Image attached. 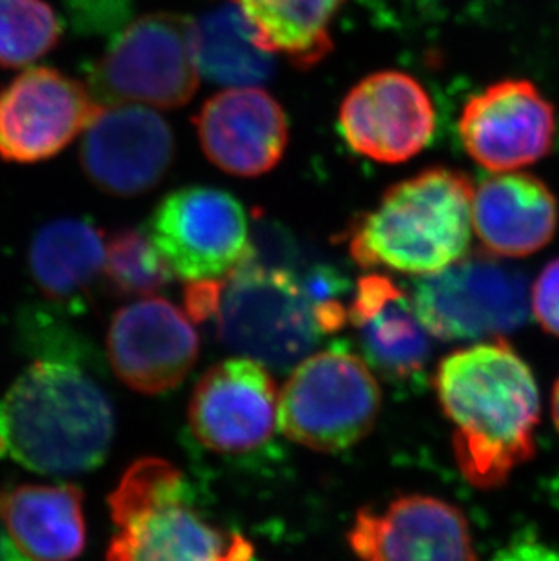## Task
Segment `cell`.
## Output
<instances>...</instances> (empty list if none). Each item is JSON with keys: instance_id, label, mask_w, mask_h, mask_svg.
<instances>
[{"instance_id": "52a82bcc", "label": "cell", "mask_w": 559, "mask_h": 561, "mask_svg": "<svg viewBox=\"0 0 559 561\" xmlns=\"http://www.w3.org/2000/svg\"><path fill=\"white\" fill-rule=\"evenodd\" d=\"M90 82L106 104L185 106L201 84L193 21L169 11L138 16L116 32Z\"/></svg>"}, {"instance_id": "f1b7e54d", "label": "cell", "mask_w": 559, "mask_h": 561, "mask_svg": "<svg viewBox=\"0 0 559 561\" xmlns=\"http://www.w3.org/2000/svg\"><path fill=\"white\" fill-rule=\"evenodd\" d=\"M360 2L384 26L392 27L414 15L420 4V0H360Z\"/></svg>"}, {"instance_id": "4316f807", "label": "cell", "mask_w": 559, "mask_h": 561, "mask_svg": "<svg viewBox=\"0 0 559 561\" xmlns=\"http://www.w3.org/2000/svg\"><path fill=\"white\" fill-rule=\"evenodd\" d=\"M531 306L544 331L559 336V259L545 265L534 282Z\"/></svg>"}, {"instance_id": "7c38bea8", "label": "cell", "mask_w": 559, "mask_h": 561, "mask_svg": "<svg viewBox=\"0 0 559 561\" xmlns=\"http://www.w3.org/2000/svg\"><path fill=\"white\" fill-rule=\"evenodd\" d=\"M176 142L164 117L142 104H101L82 133L80 165L93 186L133 198L155 190L173 165Z\"/></svg>"}, {"instance_id": "603a6c76", "label": "cell", "mask_w": 559, "mask_h": 561, "mask_svg": "<svg viewBox=\"0 0 559 561\" xmlns=\"http://www.w3.org/2000/svg\"><path fill=\"white\" fill-rule=\"evenodd\" d=\"M196 66L215 84L254 85L275 73V60L260 46L253 27L235 4H224L193 22Z\"/></svg>"}, {"instance_id": "ba28073f", "label": "cell", "mask_w": 559, "mask_h": 561, "mask_svg": "<svg viewBox=\"0 0 559 561\" xmlns=\"http://www.w3.org/2000/svg\"><path fill=\"white\" fill-rule=\"evenodd\" d=\"M411 300L423 328L442 340L502 339L527 314L523 276L489 254L418 278Z\"/></svg>"}, {"instance_id": "9c48e42d", "label": "cell", "mask_w": 559, "mask_h": 561, "mask_svg": "<svg viewBox=\"0 0 559 561\" xmlns=\"http://www.w3.org/2000/svg\"><path fill=\"white\" fill-rule=\"evenodd\" d=\"M148 239L182 280H220L248 259V215L227 191L187 186L171 191L149 218Z\"/></svg>"}, {"instance_id": "44dd1931", "label": "cell", "mask_w": 559, "mask_h": 561, "mask_svg": "<svg viewBox=\"0 0 559 561\" xmlns=\"http://www.w3.org/2000/svg\"><path fill=\"white\" fill-rule=\"evenodd\" d=\"M27 262L44 297L75 308L104 273L106 237L84 218H57L35 233Z\"/></svg>"}, {"instance_id": "e0dca14e", "label": "cell", "mask_w": 559, "mask_h": 561, "mask_svg": "<svg viewBox=\"0 0 559 561\" xmlns=\"http://www.w3.org/2000/svg\"><path fill=\"white\" fill-rule=\"evenodd\" d=\"M202 149L229 175H265L289 144V123L278 102L259 88H232L204 102L193 118Z\"/></svg>"}, {"instance_id": "7402d4cb", "label": "cell", "mask_w": 559, "mask_h": 561, "mask_svg": "<svg viewBox=\"0 0 559 561\" xmlns=\"http://www.w3.org/2000/svg\"><path fill=\"white\" fill-rule=\"evenodd\" d=\"M270 54L312 68L333 51L334 16L345 0H231Z\"/></svg>"}, {"instance_id": "4fadbf2b", "label": "cell", "mask_w": 559, "mask_h": 561, "mask_svg": "<svg viewBox=\"0 0 559 561\" xmlns=\"http://www.w3.org/2000/svg\"><path fill=\"white\" fill-rule=\"evenodd\" d=\"M338 126L354 153L401 164L422 153L436 129V110L411 75L378 71L360 80L343 99Z\"/></svg>"}, {"instance_id": "8992f818", "label": "cell", "mask_w": 559, "mask_h": 561, "mask_svg": "<svg viewBox=\"0 0 559 561\" xmlns=\"http://www.w3.org/2000/svg\"><path fill=\"white\" fill-rule=\"evenodd\" d=\"M381 409L375 375L342 347L307 356L278 398V427L307 449L336 453L369 435Z\"/></svg>"}, {"instance_id": "5b68a950", "label": "cell", "mask_w": 559, "mask_h": 561, "mask_svg": "<svg viewBox=\"0 0 559 561\" xmlns=\"http://www.w3.org/2000/svg\"><path fill=\"white\" fill-rule=\"evenodd\" d=\"M215 318L227 350L278 371L298 366L323 334L300 276L249 256L220 282Z\"/></svg>"}, {"instance_id": "f546056e", "label": "cell", "mask_w": 559, "mask_h": 561, "mask_svg": "<svg viewBox=\"0 0 559 561\" xmlns=\"http://www.w3.org/2000/svg\"><path fill=\"white\" fill-rule=\"evenodd\" d=\"M550 408H552V420H555L556 430L559 433V378L555 383V389H552V402H550Z\"/></svg>"}, {"instance_id": "484cf974", "label": "cell", "mask_w": 559, "mask_h": 561, "mask_svg": "<svg viewBox=\"0 0 559 561\" xmlns=\"http://www.w3.org/2000/svg\"><path fill=\"white\" fill-rule=\"evenodd\" d=\"M135 0H64L75 30L84 35H106L126 26Z\"/></svg>"}, {"instance_id": "cb8c5ba5", "label": "cell", "mask_w": 559, "mask_h": 561, "mask_svg": "<svg viewBox=\"0 0 559 561\" xmlns=\"http://www.w3.org/2000/svg\"><path fill=\"white\" fill-rule=\"evenodd\" d=\"M62 32L48 0H0V68H30L57 48Z\"/></svg>"}, {"instance_id": "83f0119b", "label": "cell", "mask_w": 559, "mask_h": 561, "mask_svg": "<svg viewBox=\"0 0 559 561\" xmlns=\"http://www.w3.org/2000/svg\"><path fill=\"white\" fill-rule=\"evenodd\" d=\"M492 561H559V551L534 538H520L498 552Z\"/></svg>"}, {"instance_id": "8fae6325", "label": "cell", "mask_w": 559, "mask_h": 561, "mask_svg": "<svg viewBox=\"0 0 559 561\" xmlns=\"http://www.w3.org/2000/svg\"><path fill=\"white\" fill-rule=\"evenodd\" d=\"M458 131L476 164L492 173H506L550 154L558 123L552 102L531 80L506 79L465 102Z\"/></svg>"}, {"instance_id": "d6986e66", "label": "cell", "mask_w": 559, "mask_h": 561, "mask_svg": "<svg viewBox=\"0 0 559 561\" xmlns=\"http://www.w3.org/2000/svg\"><path fill=\"white\" fill-rule=\"evenodd\" d=\"M349 320L358 331L365 360L392 381L422 375L431 358L429 331L411 297L386 275H365L356 284Z\"/></svg>"}, {"instance_id": "ac0fdd59", "label": "cell", "mask_w": 559, "mask_h": 561, "mask_svg": "<svg viewBox=\"0 0 559 561\" xmlns=\"http://www.w3.org/2000/svg\"><path fill=\"white\" fill-rule=\"evenodd\" d=\"M558 222L555 193L531 173H497L472 193V228L492 256L538 253L555 239Z\"/></svg>"}, {"instance_id": "277c9868", "label": "cell", "mask_w": 559, "mask_h": 561, "mask_svg": "<svg viewBox=\"0 0 559 561\" xmlns=\"http://www.w3.org/2000/svg\"><path fill=\"white\" fill-rule=\"evenodd\" d=\"M113 536L106 561H251L253 546L226 535L191 507L182 472L160 458H142L110 494Z\"/></svg>"}, {"instance_id": "ffe728a7", "label": "cell", "mask_w": 559, "mask_h": 561, "mask_svg": "<svg viewBox=\"0 0 559 561\" xmlns=\"http://www.w3.org/2000/svg\"><path fill=\"white\" fill-rule=\"evenodd\" d=\"M0 522L19 561H73L84 551V494L73 483L2 489Z\"/></svg>"}, {"instance_id": "30bf717a", "label": "cell", "mask_w": 559, "mask_h": 561, "mask_svg": "<svg viewBox=\"0 0 559 561\" xmlns=\"http://www.w3.org/2000/svg\"><path fill=\"white\" fill-rule=\"evenodd\" d=\"M90 88L60 69L30 66L0 90V159L38 164L62 153L95 118Z\"/></svg>"}, {"instance_id": "5bb4252c", "label": "cell", "mask_w": 559, "mask_h": 561, "mask_svg": "<svg viewBox=\"0 0 559 561\" xmlns=\"http://www.w3.org/2000/svg\"><path fill=\"white\" fill-rule=\"evenodd\" d=\"M113 371L133 391L162 394L195 366L201 340L184 312L164 298H142L113 314L107 329Z\"/></svg>"}, {"instance_id": "d4e9b609", "label": "cell", "mask_w": 559, "mask_h": 561, "mask_svg": "<svg viewBox=\"0 0 559 561\" xmlns=\"http://www.w3.org/2000/svg\"><path fill=\"white\" fill-rule=\"evenodd\" d=\"M104 276L116 293L126 297H149L173 280V273L146 231L138 229H121L106 240Z\"/></svg>"}, {"instance_id": "6da1fadb", "label": "cell", "mask_w": 559, "mask_h": 561, "mask_svg": "<svg viewBox=\"0 0 559 561\" xmlns=\"http://www.w3.org/2000/svg\"><path fill=\"white\" fill-rule=\"evenodd\" d=\"M434 389L453 425L456 463L470 485L502 488L517 467L533 460L538 383L505 339L445 356Z\"/></svg>"}, {"instance_id": "9a60e30c", "label": "cell", "mask_w": 559, "mask_h": 561, "mask_svg": "<svg viewBox=\"0 0 559 561\" xmlns=\"http://www.w3.org/2000/svg\"><path fill=\"white\" fill-rule=\"evenodd\" d=\"M190 424L207 449L227 455L259 449L278 425V391L273 376L249 358L217 364L196 383Z\"/></svg>"}, {"instance_id": "3957f363", "label": "cell", "mask_w": 559, "mask_h": 561, "mask_svg": "<svg viewBox=\"0 0 559 561\" xmlns=\"http://www.w3.org/2000/svg\"><path fill=\"white\" fill-rule=\"evenodd\" d=\"M472 193L469 176L442 165L398 182L351 224L349 253L365 270L438 273L469 250Z\"/></svg>"}, {"instance_id": "2e32d148", "label": "cell", "mask_w": 559, "mask_h": 561, "mask_svg": "<svg viewBox=\"0 0 559 561\" xmlns=\"http://www.w3.org/2000/svg\"><path fill=\"white\" fill-rule=\"evenodd\" d=\"M347 540L358 561H478L465 514L422 494L362 508Z\"/></svg>"}, {"instance_id": "7a4b0ae2", "label": "cell", "mask_w": 559, "mask_h": 561, "mask_svg": "<svg viewBox=\"0 0 559 561\" xmlns=\"http://www.w3.org/2000/svg\"><path fill=\"white\" fill-rule=\"evenodd\" d=\"M115 414L93 378L69 362L38 360L0 400V460L49 477L84 474L112 449Z\"/></svg>"}]
</instances>
